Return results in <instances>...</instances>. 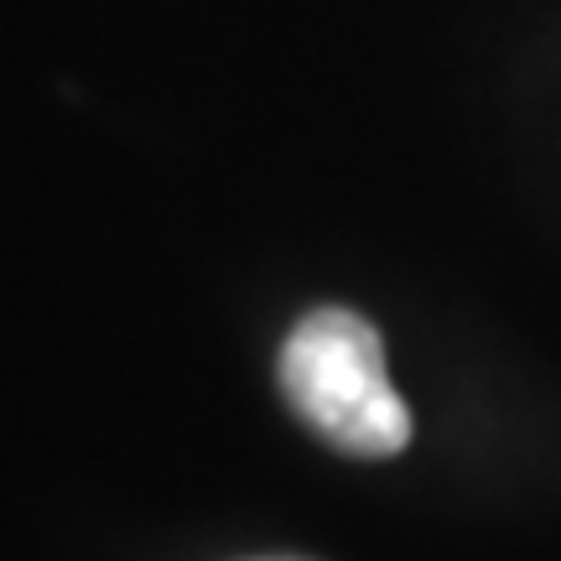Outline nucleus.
Segmentation results:
<instances>
[{"instance_id": "nucleus-1", "label": "nucleus", "mask_w": 561, "mask_h": 561, "mask_svg": "<svg viewBox=\"0 0 561 561\" xmlns=\"http://www.w3.org/2000/svg\"><path fill=\"white\" fill-rule=\"evenodd\" d=\"M276 380L286 405L348 458H396L411 442V411L390 385L380 333L348 307H318L286 333Z\"/></svg>"}]
</instances>
